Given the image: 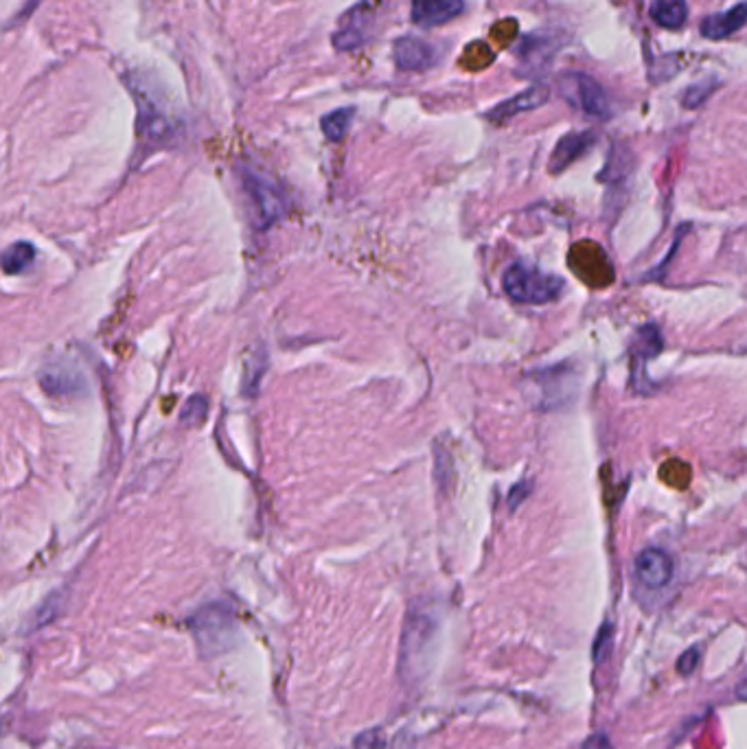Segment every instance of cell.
Masks as SVG:
<instances>
[{"label":"cell","instance_id":"1","mask_svg":"<svg viewBox=\"0 0 747 749\" xmlns=\"http://www.w3.org/2000/svg\"><path fill=\"white\" fill-rule=\"evenodd\" d=\"M504 292L515 303L522 305H548L555 303L557 298L563 294V283L561 276L546 274L531 263L517 261L502 276Z\"/></svg>","mask_w":747,"mask_h":749},{"label":"cell","instance_id":"2","mask_svg":"<svg viewBox=\"0 0 747 749\" xmlns=\"http://www.w3.org/2000/svg\"><path fill=\"white\" fill-rule=\"evenodd\" d=\"M193 636L204 655H217L231 644L235 622L231 609L222 603H211L195 612L191 618Z\"/></svg>","mask_w":747,"mask_h":749},{"label":"cell","instance_id":"3","mask_svg":"<svg viewBox=\"0 0 747 749\" xmlns=\"http://www.w3.org/2000/svg\"><path fill=\"white\" fill-rule=\"evenodd\" d=\"M559 92L572 108H577L590 117L607 119L612 114L609 99L603 86L594 77L585 73H568L559 79Z\"/></svg>","mask_w":747,"mask_h":749},{"label":"cell","instance_id":"4","mask_svg":"<svg viewBox=\"0 0 747 749\" xmlns=\"http://www.w3.org/2000/svg\"><path fill=\"white\" fill-rule=\"evenodd\" d=\"M241 180H244V189L252 202V209H255L259 228H268L279 222L285 213V198L277 184L252 169H244Z\"/></svg>","mask_w":747,"mask_h":749},{"label":"cell","instance_id":"5","mask_svg":"<svg viewBox=\"0 0 747 749\" xmlns=\"http://www.w3.org/2000/svg\"><path fill=\"white\" fill-rule=\"evenodd\" d=\"M434 629H436V622L432 614L428 612L410 614L406 622V631H404V642H401V660H399L401 675H404L408 668L415 671L417 662L421 660V653L425 651V644L432 642Z\"/></svg>","mask_w":747,"mask_h":749},{"label":"cell","instance_id":"6","mask_svg":"<svg viewBox=\"0 0 747 749\" xmlns=\"http://www.w3.org/2000/svg\"><path fill=\"white\" fill-rule=\"evenodd\" d=\"M40 386L44 393H49L53 397H75L82 395L86 390L82 373H79L73 364H68L64 360L51 362L44 368L40 375Z\"/></svg>","mask_w":747,"mask_h":749},{"label":"cell","instance_id":"7","mask_svg":"<svg viewBox=\"0 0 747 749\" xmlns=\"http://www.w3.org/2000/svg\"><path fill=\"white\" fill-rule=\"evenodd\" d=\"M463 11V0H412L410 18L421 29H434L458 18Z\"/></svg>","mask_w":747,"mask_h":749},{"label":"cell","instance_id":"8","mask_svg":"<svg viewBox=\"0 0 747 749\" xmlns=\"http://www.w3.org/2000/svg\"><path fill=\"white\" fill-rule=\"evenodd\" d=\"M395 64L399 71H428L436 62H439V53H436L430 42L421 38H399L395 42Z\"/></svg>","mask_w":747,"mask_h":749},{"label":"cell","instance_id":"9","mask_svg":"<svg viewBox=\"0 0 747 749\" xmlns=\"http://www.w3.org/2000/svg\"><path fill=\"white\" fill-rule=\"evenodd\" d=\"M636 576L649 590H660L673 579V559L660 548L642 550L636 559Z\"/></svg>","mask_w":747,"mask_h":749},{"label":"cell","instance_id":"10","mask_svg":"<svg viewBox=\"0 0 747 749\" xmlns=\"http://www.w3.org/2000/svg\"><path fill=\"white\" fill-rule=\"evenodd\" d=\"M548 97H550L548 86H544V84L531 86V88H526L524 92H520V95H515V97H511L507 101L498 103L496 108L487 112V119L493 121V123H507L513 117H517V114H524V112H531V110L542 108L544 103L548 101Z\"/></svg>","mask_w":747,"mask_h":749},{"label":"cell","instance_id":"11","mask_svg":"<svg viewBox=\"0 0 747 749\" xmlns=\"http://www.w3.org/2000/svg\"><path fill=\"white\" fill-rule=\"evenodd\" d=\"M594 141L596 138L592 132H572L563 136L557 143L553 156H550V171H553V174L566 171L572 163H577V160L588 152Z\"/></svg>","mask_w":747,"mask_h":749},{"label":"cell","instance_id":"12","mask_svg":"<svg viewBox=\"0 0 747 749\" xmlns=\"http://www.w3.org/2000/svg\"><path fill=\"white\" fill-rule=\"evenodd\" d=\"M747 11L745 3H737L732 9L712 14L701 22V36L706 40H726L745 27Z\"/></svg>","mask_w":747,"mask_h":749},{"label":"cell","instance_id":"13","mask_svg":"<svg viewBox=\"0 0 747 749\" xmlns=\"http://www.w3.org/2000/svg\"><path fill=\"white\" fill-rule=\"evenodd\" d=\"M360 14L362 16H358V9H353L342 18V25L336 31V36H333V46H336L338 51H353L366 42V20H369V16H364L362 5Z\"/></svg>","mask_w":747,"mask_h":749},{"label":"cell","instance_id":"14","mask_svg":"<svg viewBox=\"0 0 747 749\" xmlns=\"http://www.w3.org/2000/svg\"><path fill=\"white\" fill-rule=\"evenodd\" d=\"M651 18L658 27L677 31L686 25L688 5L686 0H653Z\"/></svg>","mask_w":747,"mask_h":749},{"label":"cell","instance_id":"15","mask_svg":"<svg viewBox=\"0 0 747 749\" xmlns=\"http://www.w3.org/2000/svg\"><path fill=\"white\" fill-rule=\"evenodd\" d=\"M33 261H36V248L29 241H16L0 255V268L7 274H20L29 270Z\"/></svg>","mask_w":747,"mask_h":749},{"label":"cell","instance_id":"16","mask_svg":"<svg viewBox=\"0 0 747 749\" xmlns=\"http://www.w3.org/2000/svg\"><path fill=\"white\" fill-rule=\"evenodd\" d=\"M353 117H355L353 108H338V110L325 114L323 121H320V125H323V132H325L329 141L338 143L351 130Z\"/></svg>","mask_w":747,"mask_h":749},{"label":"cell","instance_id":"17","mask_svg":"<svg viewBox=\"0 0 747 749\" xmlns=\"http://www.w3.org/2000/svg\"><path fill=\"white\" fill-rule=\"evenodd\" d=\"M555 53H557V51H555L553 42L546 40V38H528V40L524 42V46H522V51H520V55L524 57V60H526L528 64H531V66H537L539 71H542V68H544L550 60H553V55H555Z\"/></svg>","mask_w":747,"mask_h":749},{"label":"cell","instance_id":"18","mask_svg":"<svg viewBox=\"0 0 747 749\" xmlns=\"http://www.w3.org/2000/svg\"><path fill=\"white\" fill-rule=\"evenodd\" d=\"M636 347H638V351H634V355L638 357V360H640V357H645V360H651V357L662 349V336H660L658 327L649 325V327L642 329L638 333Z\"/></svg>","mask_w":747,"mask_h":749},{"label":"cell","instance_id":"19","mask_svg":"<svg viewBox=\"0 0 747 749\" xmlns=\"http://www.w3.org/2000/svg\"><path fill=\"white\" fill-rule=\"evenodd\" d=\"M715 82H706V84H695L684 92V108L695 110L701 108L708 101V97L715 92Z\"/></svg>","mask_w":747,"mask_h":749},{"label":"cell","instance_id":"20","mask_svg":"<svg viewBox=\"0 0 747 749\" xmlns=\"http://www.w3.org/2000/svg\"><path fill=\"white\" fill-rule=\"evenodd\" d=\"M206 417V399L204 397H191L185 408H182V423L198 425Z\"/></svg>","mask_w":747,"mask_h":749},{"label":"cell","instance_id":"21","mask_svg":"<svg viewBox=\"0 0 747 749\" xmlns=\"http://www.w3.org/2000/svg\"><path fill=\"white\" fill-rule=\"evenodd\" d=\"M353 749H386V736L382 730H364L355 736Z\"/></svg>","mask_w":747,"mask_h":749},{"label":"cell","instance_id":"22","mask_svg":"<svg viewBox=\"0 0 747 749\" xmlns=\"http://www.w3.org/2000/svg\"><path fill=\"white\" fill-rule=\"evenodd\" d=\"M697 662H699V649L697 647L688 649V651L682 653V658L677 660V671H680V675H684V677L693 675L695 668H697Z\"/></svg>","mask_w":747,"mask_h":749},{"label":"cell","instance_id":"23","mask_svg":"<svg viewBox=\"0 0 747 749\" xmlns=\"http://www.w3.org/2000/svg\"><path fill=\"white\" fill-rule=\"evenodd\" d=\"M533 491V485H531V482H520V485H515L513 489H511V493H509V506H511V511H515L517 509V506H520L526 498H528V493H531Z\"/></svg>","mask_w":747,"mask_h":749},{"label":"cell","instance_id":"24","mask_svg":"<svg viewBox=\"0 0 747 749\" xmlns=\"http://www.w3.org/2000/svg\"><path fill=\"white\" fill-rule=\"evenodd\" d=\"M581 749H614V747H612V743H609V739H607L605 734H594V736H590L588 741L583 743Z\"/></svg>","mask_w":747,"mask_h":749}]
</instances>
